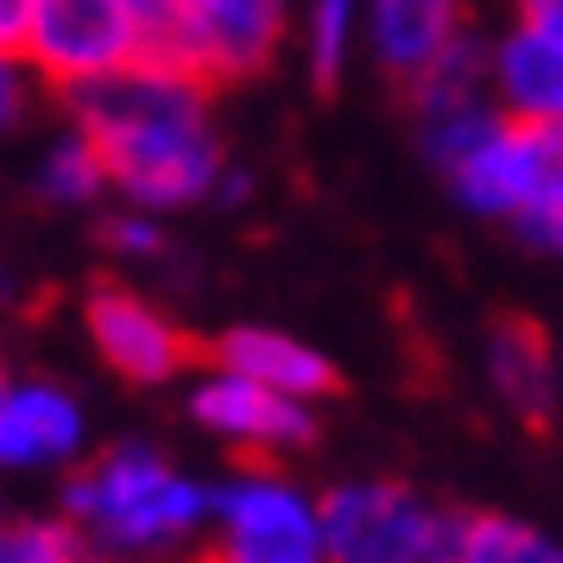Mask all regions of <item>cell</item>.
I'll return each mask as SVG.
<instances>
[{"instance_id":"cell-3","label":"cell","mask_w":563,"mask_h":563,"mask_svg":"<svg viewBox=\"0 0 563 563\" xmlns=\"http://www.w3.org/2000/svg\"><path fill=\"white\" fill-rule=\"evenodd\" d=\"M209 544L203 563H330L317 494L273 462H241L229 482L209 487Z\"/></svg>"},{"instance_id":"cell-1","label":"cell","mask_w":563,"mask_h":563,"mask_svg":"<svg viewBox=\"0 0 563 563\" xmlns=\"http://www.w3.org/2000/svg\"><path fill=\"white\" fill-rule=\"evenodd\" d=\"M77 128L102 146L108 184L133 209L172 216L216 197L229 178V153L209 114V82L165 57H146L128 77L77 96Z\"/></svg>"},{"instance_id":"cell-17","label":"cell","mask_w":563,"mask_h":563,"mask_svg":"<svg viewBox=\"0 0 563 563\" xmlns=\"http://www.w3.org/2000/svg\"><path fill=\"white\" fill-rule=\"evenodd\" d=\"M32 190H38L52 209H89L96 197H108V190H114V184H108L102 146H96L77 121H70V128L57 133L45 153H38V165H32Z\"/></svg>"},{"instance_id":"cell-25","label":"cell","mask_w":563,"mask_h":563,"mask_svg":"<svg viewBox=\"0 0 563 563\" xmlns=\"http://www.w3.org/2000/svg\"><path fill=\"white\" fill-rule=\"evenodd\" d=\"M89 563H133V558H89ZM184 563H190V558H184Z\"/></svg>"},{"instance_id":"cell-13","label":"cell","mask_w":563,"mask_h":563,"mask_svg":"<svg viewBox=\"0 0 563 563\" xmlns=\"http://www.w3.org/2000/svg\"><path fill=\"white\" fill-rule=\"evenodd\" d=\"M209 361L216 367H234V374H247V380L273 386L285 399H330L335 393V361L323 349H310L305 335L291 330H273V323H234L209 342Z\"/></svg>"},{"instance_id":"cell-14","label":"cell","mask_w":563,"mask_h":563,"mask_svg":"<svg viewBox=\"0 0 563 563\" xmlns=\"http://www.w3.org/2000/svg\"><path fill=\"white\" fill-rule=\"evenodd\" d=\"M487 380L519 418L544 424L563 393V361L551 355V342L532 317H500L487 330Z\"/></svg>"},{"instance_id":"cell-22","label":"cell","mask_w":563,"mask_h":563,"mask_svg":"<svg viewBox=\"0 0 563 563\" xmlns=\"http://www.w3.org/2000/svg\"><path fill=\"white\" fill-rule=\"evenodd\" d=\"M32 7H38V0H0V52H20V45H26Z\"/></svg>"},{"instance_id":"cell-26","label":"cell","mask_w":563,"mask_h":563,"mask_svg":"<svg viewBox=\"0 0 563 563\" xmlns=\"http://www.w3.org/2000/svg\"><path fill=\"white\" fill-rule=\"evenodd\" d=\"M0 386H7V367H0Z\"/></svg>"},{"instance_id":"cell-21","label":"cell","mask_w":563,"mask_h":563,"mask_svg":"<svg viewBox=\"0 0 563 563\" xmlns=\"http://www.w3.org/2000/svg\"><path fill=\"white\" fill-rule=\"evenodd\" d=\"M512 234H519V241H532V247H544V254H563V178H558V190L544 197V209L526 216Z\"/></svg>"},{"instance_id":"cell-18","label":"cell","mask_w":563,"mask_h":563,"mask_svg":"<svg viewBox=\"0 0 563 563\" xmlns=\"http://www.w3.org/2000/svg\"><path fill=\"white\" fill-rule=\"evenodd\" d=\"M0 563H89L82 532L57 512V519H7L0 512Z\"/></svg>"},{"instance_id":"cell-10","label":"cell","mask_w":563,"mask_h":563,"mask_svg":"<svg viewBox=\"0 0 563 563\" xmlns=\"http://www.w3.org/2000/svg\"><path fill=\"white\" fill-rule=\"evenodd\" d=\"M89 450V411L57 380H7L0 386V475L32 468H77Z\"/></svg>"},{"instance_id":"cell-7","label":"cell","mask_w":563,"mask_h":563,"mask_svg":"<svg viewBox=\"0 0 563 563\" xmlns=\"http://www.w3.org/2000/svg\"><path fill=\"white\" fill-rule=\"evenodd\" d=\"M437 178L450 184L468 216L482 222H507L519 229L526 216L544 209V197L558 190L563 178V133H544V128H526V121H507L494 114L468 146H462Z\"/></svg>"},{"instance_id":"cell-15","label":"cell","mask_w":563,"mask_h":563,"mask_svg":"<svg viewBox=\"0 0 563 563\" xmlns=\"http://www.w3.org/2000/svg\"><path fill=\"white\" fill-rule=\"evenodd\" d=\"M298 52L317 89H335L349 77V64L367 52V0H305L298 13Z\"/></svg>"},{"instance_id":"cell-2","label":"cell","mask_w":563,"mask_h":563,"mask_svg":"<svg viewBox=\"0 0 563 563\" xmlns=\"http://www.w3.org/2000/svg\"><path fill=\"white\" fill-rule=\"evenodd\" d=\"M64 519L82 532L89 558L146 563L209 526V487L153 443H114L70 468Z\"/></svg>"},{"instance_id":"cell-12","label":"cell","mask_w":563,"mask_h":563,"mask_svg":"<svg viewBox=\"0 0 563 563\" xmlns=\"http://www.w3.org/2000/svg\"><path fill=\"white\" fill-rule=\"evenodd\" d=\"M462 38V0H367V57L399 89L424 82Z\"/></svg>"},{"instance_id":"cell-4","label":"cell","mask_w":563,"mask_h":563,"mask_svg":"<svg viewBox=\"0 0 563 563\" xmlns=\"http://www.w3.org/2000/svg\"><path fill=\"white\" fill-rule=\"evenodd\" d=\"M26 70L57 96H89L153 57V26L133 0H38L26 26Z\"/></svg>"},{"instance_id":"cell-8","label":"cell","mask_w":563,"mask_h":563,"mask_svg":"<svg viewBox=\"0 0 563 563\" xmlns=\"http://www.w3.org/2000/svg\"><path fill=\"white\" fill-rule=\"evenodd\" d=\"M82 330H89L108 374H121L133 386H172L197 361L190 330L133 285H96L82 298Z\"/></svg>"},{"instance_id":"cell-20","label":"cell","mask_w":563,"mask_h":563,"mask_svg":"<svg viewBox=\"0 0 563 563\" xmlns=\"http://www.w3.org/2000/svg\"><path fill=\"white\" fill-rule=\"evenodd\" d=\"M32 89H38V77L26 70V57H20V52H0V146L26 128Z\"/></svg>"},{"instance_id":"cell-24","label":"cell","mask_w":563,"mask_h":563,"mask_svg":"<svg viewBox=\"0 0 563 563\" xmlns=\"http://www.w3.org/2000/svg\"><path fill=\"white\" fill-rule=\"evenodd\" d=\"M133 7H140V13H146V26H165V13H172V0H133Z\"/></svg>"},{"instance_id":"cell-23","label":"cell","mask_w":563,"mask_h":563,"mask_svg":"<svg viewBox=\"0 0 563 563\" xmlns=\"http://www.w3.org/2000/svg\"><path fill=\"white\" fill-rule=\"evenodd\" d=\"M512 13H532V20H544V26L563 32V0H519Z\"/></svg>"},{"instance_id":"cell-16","label":"cell","mask_w":563,"mask_h":563,"mask_svg":"<svg viewBox=\"0 0 563 563\" xmlns=\"http://www.w3.org/2000/svg\"><path fill=\"white\" fill-rule=\"evenodd\" d=\"M437 563H563V544L512 512H456Z\"/></svg>"},{"instance_id":"cell-6","label":"cell","mask_w":563,"mask_h":563,"mask_svg":"<svg viewBox=\"0 0 563 563\" xmlns=\"http://www.w3.org/2000/svg\"><path fill=\"white\" fill-rule=\"evenodd\" d=\"M291 26V0H172L165 26L153 32V57L203 77L209 89L247 82L279 57Z\"/></svg>"},{"instance_id":"cell-9","label":"cell","mask_w":563,"mask_h":563,"mask_svg":"<svg viewBox=\"0 0 563 563\" xmlns=\"http://www.w3.org/2000/svg\"><path fill=\"white\" fill-rule=\"evenodd\" d=\"M190 418H197V431L241 450L247 462H279L291 450H310V437H317V411L305 399H285L216 361L190 380Z\"/></svg>"},{"instance_id":"cell-19","label":"cell","mask_w":563,"mask_h":563,"mask_svg":"<svg viewBox=\"0 0 563 563\" xmlns=\"http://www.w3.org/2000/svg\"><path fill=\"white\" fill-rule=\"evenodd\" d=\"M102 241L114 247L121 260H165V247H172V234H165V216H153V209H121V216H108Z\"/></svg>"},{"instance_id":"cell-27","label":"cell","mask_w":563,"mask_h":563,"mask_svg":"<svg viewBox=\"0 0 563 563\" xmlns=\"http://www.w3.org/2000/svg\"><path fill=\"white\" fill-rule=\"evenodd\" d=\"M190 563H203V558H190Z\"/></svg>"},{"instance_id":"cell-11","label":"cell","mask_w":563,"mask_h":563,"mask_svg":"<svg viewBox=\"0 0 563 563\" xmlns=\"http://www.w3.org/2000/svg\"><path fill=\"white\" fill-rule=\"evenodd\" d=\"M487 96L507 121L563 133V32L532 13H512L487 38Z\"/></svg>"},{"instance_id":"cell-5","label":"cell","mask_w":563,"mask_h":563,"mask_svg":"<svg viewBox=\"0 0 563 563\" xmlns=\"http://www.w3.org/2000/svg\"><path fill=\"white\" fill-rule=\"evenodd\" d=\"M317 512H323L330 563H437L456 526V512H443L418 487L386 482V475L323 487Z\"/></svg>"}]
</instances>
